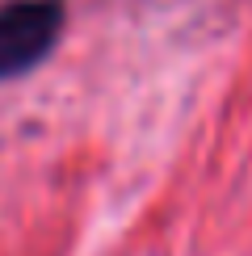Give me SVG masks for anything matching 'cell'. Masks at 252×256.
<instances>
[{
  "label": "cell",
  "instance_id": "6da1fadb",
  "mask_svg": "<svg viewBox=\"0 0 252 256\" xmlns=\"http://www.w3.org/2000/svg\"><path fill=\"white\" fill-rule=\"evenodd\" d=\"M63 30L59 0H13L0 4V80L21 76L50 55Z\"/></svg>",
  "mask_w": 252,
  "mask_h": 256
}]
</instances>
